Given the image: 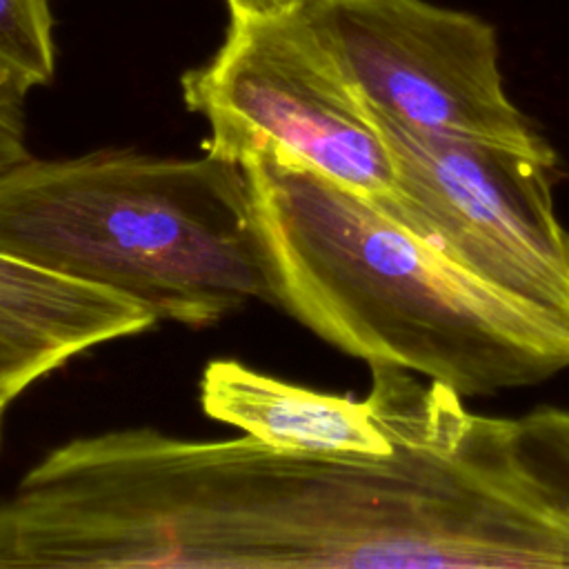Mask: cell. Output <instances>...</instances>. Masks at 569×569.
<instances>
[{"instance_id": "6da1fadb", "label": "cell", "mask_w": 569, "mask_h": 569, "mask_svg": "<svg viewBox=\"0 0 569 569\" xmlns=\"http://www.w3.org/2000/svg\"><path fill=\"white\" fill-rule=\"evenodd\" d=\"M240 167L273 302L329 345L460 396L569 367L567 325L473 278L371 198L278 149Z\"/></svg>"}, {"instance_id": "7a4b0ae2", "label": "cell", "mask_w": 569, "mask_h": 569, "mask_svg": "<svg viewBox=\"0 0 569 569\" xmlns=\"http://www.w3.org/2000/svg\"><path fill=\"white\" fill-rule=\"evenodd\" d=\"M0 251L109 289L156 322H216L273 302L244 171L204 151L100 149L0 173Z\"/></svg>"}, {"instance_id": "3957f363", "label": "cell", "mask_w": 569, "mask_h": 569, "mask_svg": "<svg viewBox=\"0 0 569 569\" xmlns=\"http://www.w3.org/2000/svg\"><path fill=\"white\" fill-rule=\"evenodd\" d=\"M367 111L393 164V191L373 202L473 278L569 327V231L553 207V164Z\"/></svg>"}, {"instance_id": "277c9868", "label": "cell", "mask_w": 569, "mask_h": 569, "mask_svg": "<svg viewBox=\"0 0 569 569\" xmlns=\"http://www.w3.org/2000/svg\"><path fill=\"white\" fill-rule=\"evenodd\" d=\"M180 87L187 109L209 124L204 151L240 164L278 149L371 200L393 191L391 156L367 104L298 4L229 18L218 51Z\"/></svg>"}, {"instance_id": "5b68a950", "label": "cell", "mask_w": 569, "mask_h": 569, "mask_svg": "<svg viewBox=\"0 0 569 569\" xmlns=\"http://www.w3.org/2000/svg\"><path fill=\"white\" fill-rule=\"evenodd\" d=\"M298 9L373 111L433 133L556 153L509 98L496 29L429 0H300Z\"/></svg>"}, {"instance_id": "8992f818", "label": "cell", "mask_w": 569, "mask_h": 569, "mask_svg": "<svg viewBox=\"0 0 569 569\" xmlns=\"http://www.w3.org/2000/svg\"><path fill=\"white\" fill-rule=\"evenodd\" d=\"M156 318L129 298L0 251V427L9 405L82 351Z\"/></svg>"}, {"instance_id": "52a82bcc", "label": "cell", "mask_w": 569, "mask_h": 569, "mask_svg": "<svg viewBox=\"0 0 569 569\" xmlns=\"http://www.w3.org/2000/svg\"><path fill=\"white\" fill-rule=\"evenodd\" d=\"M202 411L291 453H387L391 440L369 400L320 393L238 360H211L200 376Z\"/></svg>"}, {"instance_id": "ba28073f", "label": "cell", "mask_w": 569, "mask_h": 569, "mask_svg": "<svg viewBox=\"0 0 569 569\" xmlns=\"http://www.w3.org/2000/svg\"><path fill=\"white\" fill-rule=\"evenodd\" d=\"M507 447L533 496L569 520V411L538 409L507 418Z\"/></svg>"}, {"instance_id": "9c48e42d", "label": "cell", "mask_w": 569, "mask_h": 569, "mask_svg": "<svg viewBox=\"0 0 569 569\" xmlns=\"http://www.w3.org/2000/svg\"><path fill=\"white\" fill-rule=\"evenodd\" d=\"M56 69L49 0H0V76L27 93Z\"/></svg>"}, {"instance_id": "30bf717a", "label": "cell", "mask_w": 569, "mask_h": 569, "mask_svg": "<svg viewBox=\"0 0 569 569\" xmlns=\"http://www.w3.org/2000/svg\"><path fill=\"white\" fill-rule=\"evenodd\" d=\"M24 102L27 91L0 76V173L31 158Z\"/></svg>"}, {"instance_id": "8fae6325", "label": "cell", "mask_w": 569, "mask_h": 569, "mask_svg": "<svg viewBox=\"0 0 569 569\" xmlns=\"http://www.w3.org/2000/svg\"><path fill=\"white\" fill-rule=\"evenodd\" d=\"M229 9V18L240 16H262V13H278L287 11L300 0H224Z\"/></svg>"}]
</instances>
